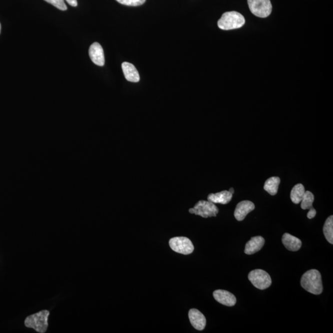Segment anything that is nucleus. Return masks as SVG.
<instances>
[{
  "mask_svg": "<svg viewBox=\"0 0 333 333\" xmlns=\"http://www.w3.org/2000/svg\"><path fill=\"white\" fill-rule=\"evenodd\" d=\"M300 284L303 289L311 294L319 295L323 292L321 274L315 269L303 274L301 278Z\"/></svg>",
  "mask_w": 333,
  "mask_h": 333,
  "instance_id": "nucleus-1",
  "label": "nucleus"
},
{
  "mask_svg": "<svg viewBox=\"0 0 333 333\" xmlns=\"http://www.w3.org/2000/svg\"><path fill=\"white\" fill-rule=\"evenodd\" d=\"M244 24L243 16L236 12L225 13L218 21V28L225 31L241 28Z\"/></svg>",
  "mask_w": 333,
  "mask_h": 333,
  "instance_id": "nucleus-2",
  "label": "nucleus"
},
{
  "mask_svg": "<svg viewBox=\"0 0 333 333\" xmlns=\"http://www.w3.org/2000/svg\"><path fill=\"white\" fill-rule=\"evenodd\" d=\"M49 315V311L45 310L29 316L25 320L26 326L33 328L37 332L44 333L47 331L49 326L48 319Z\"/></svg>",
  "mask_w": 333,
  "mask_h": 333,
  "instance_id": "nucleus-3",
  "label": "nucleus"
},
{
  "mask_svg": "<svg viewBox=\"0 0 333 333\" xmlns=\"http://www.w3.org/2000/svg\"><path fill=\"white\" fill-rule=\"evenodd\" d=\"M190 214L200 215L203 218L216 217L218 209L214 203L210 201H199L193 208L189 210Z\"/></svg>",
  "mask_w": 333,
  "mask_h": 333,
  "instance_id": "nucleus-4",
  "label": "nucleus"
},
{
  "mask_svg": "<svg viewBox=\"0 0 333 333\" xmlns=\"http://www.w3.org/2000/svg\"><path fill=\"white\" fill-rule=\"evenodd\" d=\"M250 12L258 18L270 16L272 11L270 0H247Z\"/></svg>",
  "mask_w": 333,
  "mask_h": 333,
  "instance_id": "nucleus-5",
  "label": "nucleus"
},
{
  "mask_svg": "<svg viewBox=\"0 0 333 333\" xmlns=\"http://www.w3.org/2000/svg\"><path fill=\"white\" fill-rule=\"evenodd\" d=\"M248 279L256 288L264 290L270 287L271 284V279L267 272L260 269H257L250 271L248 275Z\"/></svg>",
  "mask_w": 333,
  "mask_h": 333,
  "instance_id": "nucleus-6",
  "label": "nucleus"
},
{
  "mask_svg": "<svg viewBox=\"0 0 333 333\" xmlns=\"http://www.w3.org/2000/svg\"><path fill=\"white\" fill-rule=\"evenodd\" d=\"M169 245L174 251L184 255L191 254L194 249L190 239L186 237H175L170 239Z\"/></svg>",
  "mask_w": 333,
  "mask_h": 333,
  "instance_id": "nucleus-7",
  "label": "nucleus"
},
{
  "mask_svg": "<svg viewBox=\"0 0 333 333\" xmlns=\"http://www.w3.org/2000/svg\"><path fill=\"white\" fill-rule=\"evenodd\" d=\"M190 323L194 328L202 331L206 325V318L201 311L196 308H192L188 313Z\"/></svg>",
  "mask_w": 333,
  "mask_h": 333,
  "instance_id": "nucleus-8",
  "label": "nucleus"
},
{
  "mask_svg": "<svg viewBox=\"0 0 333 333\" xmlns=\"http://www.w3.org/2000/svg\"><path fill=\"white\" fill-rule=\"evenodd\" d=\"M89 56L92 62L96 65L103 66L105 65V59L102 47L97 42L93 44L90 47Z\"/></svg>",
  "mask_w": 333,
  "mask_h": 333,
  "instance_id": "nucleus-9",
  "label": "nucleus"
},
{
  "mask_svg": "<svg viewBox=\"0 0 333 333\" xmlns=\"http://www.w3.org/2000/svg\"><path fill=\"white\" fill-rule=\"evenodd\" d=\"M214 299L221 304L232 307L236 304V299L232 293L225 291V290L218 289L213 293Z\"/></svg>",
  "mask_w": 333,
  "mask_h": 333,
  "instance_id": "nucleus-10",
  "label": "nucleus"
},
{
  "mask_svg": "<svg viewBox=\"0 0 333 333\" xmlns=\"http://www.w3.org/2000/svg\"><path fill=\"white\" fill-rule=\"evenodd\" d=\"M255 209V205L250 201H243L237 204L234 210V217L238 221H242L249 212Z\"/></svg>",
  "mask_w": 333,
  "mask_h": 333,
  "instance_id": "nucleus-11",
  "label": "nucleus"
},
{
  "mask_svg": "<svg viewBox=\"0 0 333 333\" xmlns=\"http://www.w3.org/2000/svg\"><path fill=\"white\" fill-rule=\"evenodd\" d=\"M265 244V239L262 236L252 237L250 240L247 242L245 247L244 252L247 255L255 254L262 248Z\"/></svg>",
  "mask_w": 333,
  "mask_h": 333,
  "instance_id": "nucleus-12",
  "label": "nucleus"
},
{
  "mask_svg": "<svg viewBox=\"0 0 333 333\" xmlns=\"http://www.w3.org/2000/svg\"><path fill=\"white\" fill-rule=\"evenodd\" d=\"M122 71H123L125 79L128 81L134 82V83H137V82L140 81V77L139 73H138L137 69H136L135 66L133 65L132 64L124 62L122 63Z\"/></svg>",
  "mask_w": 333,
  "mask_h": 333,
  "instance_id": "nucleus-13",
  "label": "nucleus"
},
{
  "mask_svg": "<svg viewBox=\"0 0 333 333\" xmlns=\"http://www.w3.org/2000/svg\"><path fill=\"white\" fill-rule=\"evenodd\" d=\"M282 242L287 249L291 251H297L302 246L300 239L289 233H284L282 237Z\"/></svg>",
  "mask_w": 333,
  "mask_h": 333,
  "instance_id": "nucleus-14",
  "label": "nucleus"
},
{
  "mask_svg": "<svg viewBox=\"0 0 333 333\" xmlns=\"http://www.w3.org/2000/svg\"><path fill=\"white\" fill-rule=\"evenodd\" d=\"M233 194L228 191H223L215 194H210L207 199L214 204H226L231 201Z\"/></svg>",
  "mask_w": 333,
  "mask_h": 333,
  "instance_id": "nucleus-15",
  "label": "nucleus"
},
{
  "mask_svg": "<svg viewBox=\"0 0 333 333\" xmlns=\"http://www.w3.org/2000/svg\"><path fill=\"white\" fill-rule=\"evenodd\" d=\"M280 178L273 177L266 180L263 188L271 196L275 195L278 193V186L280 183Z\"/></svg>",
  "mask_w": 333,
  "mask_h": 333,
  "instance_id": "nucleus-16",
  "label": "nucleus"
},
{
  "mask_svg": "<svg viewBox=\"0 0 333 333\" xmlns=\"http://www.w3.org/2000/svg\"><path fill=\"white\" fill-rule=\"evenodd\" d=\"M305 188L302 184L295 185L291 191V199L293 203L299 204L305 194Z\"/></svg>",
  "mask_w": 333,
  "mask_h": 333,
  "instance_id": "nucleus-17",
  "label": "nucleus"
},
{
  "mask_svg": "<svg viewBox=\"0 0 333 333\" xmlns=\"http://www.w3.org/2000/svg\"><path fill=\"white\" fill-rule=\"evenodd\" d=\"M323 233L326 240L330 244H333V216L331 215L327 218L323 226Z\"/></svg>",
  "mask_w": 333,
  "mask_h": 333,
  "instance_id": "nucleus-18",
  "label": "nucleus"
},
{
  "mask_svg": "<svg viewBox=\"0 0 333 333\" xmlns=\"http://www.w3.org/2000/svg\"><path fill=\"white\" fill-rule=\"evenodd\" d=\"M314 201V195L310 191H306L301 201V208L303 210L313 209V202Z\"/></svg>",
  "mask_w": 333,
  "mask_h": 333,
  "instance_id": "nucleus-19",
  "label": "nucleus"
},
{
  "mask_svg": "<svg viewBox=\"0 0 333 333\" xmlns=\"http://www.w3.org/2000/svg\"><path fill=\"white\" fill-rule=\"evenodd\" d=\"M122 5L129 7H138L145 4L146 0H116Z\"/></svg>",
  "mask_w": 333,
  "mask_h": 333,
  "instance_id": "nucleus-20",
  "label": "nucleus"
},
{
  "mask_svg": "<svg viewBox=\"0 0 333 333\" xmlns=\"http://www.w3.org/2000/svg\"><path fill=\"white\" fill-rule=\"evenodd\" d=\"M45 1L52 4L59 10L62 11L68 10V8H67L64 0H45Z\"/></svg>",
  "mask_w": 333,
  "mask_h": 333,
  "instance_id": "nucleus-21",
  "label": "nucleus"
},
{
  "mask_svg": "<svg viewBox=\"0 0 333 333\" xmlns=\"http://www.w3.org/2000/svg\"><path fill=\"white\" fill-rule=\"evenodd\" d=\"M316 214V211L315 209L309 210V212L307 214V218H309V219H311V218L315 217Z\"/></svg>",
  "mask_w": 333,
  "mask_h": 333,
  "instance_id": "nucleus-22",
  "label": "nucleus"
},
{
  "mask_svg": "<svg viewBox=\"0 0 333 333\" xmlns=\"http://www.w3.org/2000/svg\"><path fill=\"white\" fill-rule=\"evenodd\" d=\"M66 1L68 3L69 5L73 7H76L78 5L77 0H66Z\"/></svg>",
  "mask_w": 333,
  "mask_h": 333,
  "instance_id": "nucleus-23",
  "label": "nucleus"
},
{
  "mask_svg": "<svg viewBox=\"0 0 333 333\" xmlns=\"http://www.w3.org/2000/svg\"><path fill=\"white\" fill-rule=\"evenodd\" d=\"M228 191L230 192V193H231L232 194H233V193H234V190L233 188H231L230 189V190H229Z\"/></svg>",
  "mask_w": 333,
  "mask_h": 333,
  "instance_id": "nucleus-24",
  "label": "nucleus"
},
{
  "mask_svg": "<svg viewBox=\"0 0 333 333\" xmlns=\"http://www.w3.org/2000/svg\"><path fill=\"white\" fill-rule=\"evenodd\" d=\"M1 29H2V26H1V24H0V33H1Z\"/></svg>",
  "mask_w": 333,
  "mask_h": 333,
  "instance_id": "nucleus-25",
  "label": "nucleus"
}]
</instances>
